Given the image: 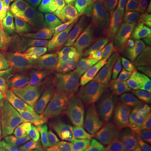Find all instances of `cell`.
<instances>
[{"instance_id": "cell-1", "label": "cell", "mask_w": 151, "mask_h": 151, "mask_svg": "<svg viewBox=\"0 0 151 151\" xmlns=\"http://www.w3.org/2000/svg\"><path fill=\"white\" fill-rule=\"evenodd\" d=\"M60 67L86 76L128 106L151 114V44L119 19L99 44Z\"/></svg>"}, {"instance_id": "cell-2", "label": "cell", "mask_w": 151, "mask_h": 151, "mask_svg": "<svg viewBox=\"0 0 151 151\" xmlns=\"http://www.w3.org/2000/svg\"><path fill=\"white\" fill-rule=\"evenodd\" d=\"M9 108L34 138H47L60 126V106L54 86V64L37 37L29 44L27 55L7 86Z\"/></svg>"}, {"instance_id": "cell-3", "label": "cell", "mask_w": 151, "mask_h": 151, "mask_svg": "<svg viewBox=\"0 0 151 151\" xmlns=\"http://www.w3.org/2000/svg\"><path fill=\"white\" fill-rule=\"evenodd\" d=\"M114 14L94 0H60L37 30V40L57 65L92 49L116 24Z\"/></svg>"}, {"instance_id": "cell-4", "label": "cell", "mask_w": 151, "mask_h": 151, "mask_svg": "<svg viewBox=\"0 0 151 151\" xmlns=\"http://www.w3.org/2000/svg\"><path fill=\"white\" fill-rule=\"evenodd\" d=\"M59 69L60 126L76 136L101 134L126 128L136 121L106 89L67 67Z\"/></svg>"}, {"instance_id": "cell-5", "label": "cell", "mask_w": 151, "mask_h": 151, "mask_svg": "<svg viewBox=\"0 0 151 151\" xmlns=\"http://www.w3.org/2000/svg\"><path fill=\"white\" fill-rule=\"evenodd\" d=\"M32 42L20 30L7 0H0V103L9 111L7 86L25 60L29 44Z\"/></svg>"}, {"instance_id": "cell-6", "label": "cell", "mask_w": 151, "mask_h": 151, "mask_svg": "<svg viewBox=\"0 0 151 151\" xmlns=\"http://www.w3.org/2000/svg\"><path fill=\"white\" fill-rule=\"evenodd\" d=\"M77 141L103 151H151V124L138 131L77 136Z\"/></svg>"}, {"instance_id": "cell-7", "label": "cell", "mask_w": 151, "mask_h": 151, "mask_svg": "<svg viewBox=\"0 0 151 151\" xmlns=\"http://www.w3.org/2000/svg\"><path fill=\"white\" fill-rule=\"evenodd\" d=\"M47 145L39 143L14 119L12 113L0 103V151H47Z\"/></svg>"}, {"instance_id": "cell-8", "label": "cell", "mask_w": 151, "mask_h": 151, "mask_svg": "<svg viewBox=\"0 0 151 151\" xmlns=\"http://www.w3.org/2000/svg\"><path fill=\"white\" fill-rule=\"evenodd\" d=\"M116 14V19L136 34H145L151 25V0H101Z\"/></svg>"}, {"instance_id": "cell-9", "label": "cell", "mask_w": 151, "mask_h": 151, "mask_svg": "<svg viewBox=\"0 0 151 151\" xmlns=\"http://www.w3.org/2000/svg\"><path fill=\"white\" fill-rule=\"evenodd\" d=\"M10 5L15 20L20 30L30 40L37 37L39 30V12H40V0H7Z\"/></svg>"}, {"instance_id": "cell-10", "label": "cell", "mask_w": 151, "mask_h": 151, "mask_svg": "<svg viewBox=\"0 0 151 151\" xmlns=\"http://www.w3.org/2000/svg\"><path fill=\"white\" fill-rule=\"evenodd\" d=\"M49 150L47 151H103L97 150V148H92V146H87L81 141H72L65 136H60L57 139H54L52 143L47 145Z\"/></svg>"}, {"instance_id": "cell-11", "label": "cell", "mask_w": 151, "mask_h": 151, "mask_svg": "<svg viewBox=\"0 0 151 151\" xmlns=\"http://www.w3.org/2000/svg\"><path fill=\"white\" fill-rule=\"evenodd\" d=\"M57 2H60V0H40V7H50V5H54V4H57Z\"/></svg>"}]
</instances>
